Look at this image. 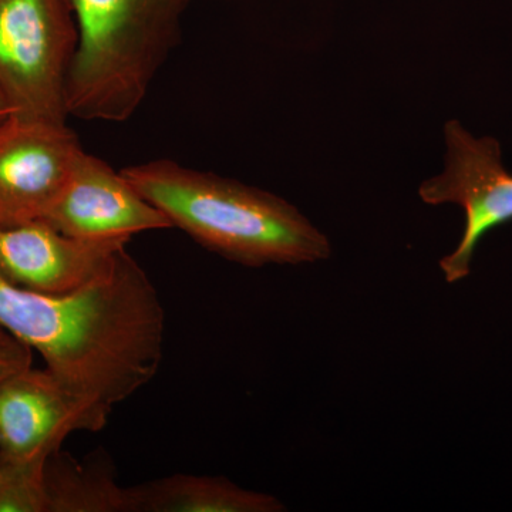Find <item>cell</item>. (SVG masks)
I'll return each instance as SVG.
<instances>
[{"instance_id": "6da1fadb", "label": "cell", "mask_w": 512, "mask_h": 512, "mask_svg": "<svg viewBox=\"0 0 512 512\" xmlns=\"http://www.w3.org/2000/svg\"><path fill=\"white\" fill-rule=\"evenodd\" d=\"M0 325L77 396L109 413L150 383L163 360V303L126 248L72 292L28 291L0 276Z\"/></svg>"}, {"instance_id": "7a4b0ae2", "label": "cell", "mask_w": 512, "mask_h": 512, "mask_svg": "<svg viewBox=\"0 0 512 512\" xmlns=\"http://www.w3.org/2000/svg\"><path fill=\"white\" fill-rule=\"evenodd\" d=\"M121 173L171 227L239 265L315 264L332 256L329 238L295 205L261 188L170 160Z\"/></svg>"}, {"instance_id": "3957f363", "label": "cell", "mask_w": 512, "mask_h": 512, "mask_svg": "<svg viewBox=\"0 0 512 512\" xmlns=\"http://www.w3.org/2000/svg\"><path fill=\"white\" fill-rule=\"evenodd\" d=\"M77 42L66 107L84 121L123 123L181 36L192 0H69Z\"/></svg>"}, {"instance_id": "277c9868", "label": "cell", "mask_w": 512, "mask_h": 512, "mask_svg": "<svg viewBox=\"0 0 512 512\" xmlns=\"http://www.w3.org/2000/svg\"><path fill=\"white\" fill-rule=\"evenodd\" d=\"M77 42L69 0H0V93L13 116L66 123Z\"/></svg>"}, {"instance_id": "5b68a950", "label": "cell", "mask_w": 512, "mask_h": 512, "mask_svg": "<svg viewBox=\"0 0 512 512\" xmlns=\"http://www.w3.org/2000/svg\"><path fill=\"white\" fill-rule=\"evenodd\" d=\"M446 165L443 173L420 185L421 201L456 204L464 211V229L457 248L440 259L447 284L471 274L474 254L485 235L512 222V173L503 148L494 137H476L458 120L444 126Z\"/></svg>"}, {"instance_id": "8992f818", "label": "cell", "mask_w": 512, "mask_h": 512, "mask_svg": "<svg viewBox=\"0 0 512 512\" xmlns=\"http://www.w3.org/2000/svg\"><path fill=\"white\" fill-rule=\"evenodd\" d=\"M82 151L66 123L10 116L0 126V227L46 220Z\"/></svg>"}, {"instance_id": "52a82bcc", "label": "cell", "mask_w": 512, "mask_h": 512, "mask_svg": "<svg viewBox=\"0 0 512 512\" xmlns=\"http://www.w3.org/2000/svg\"><path fill=\"white\" fill-rule=\"evenodd\" d=\"M110 414L47 367H26L0 382V461L49 458L74 431L103 430Z\"/></svg>"}, {"instance_id": "ba28073f", "label": "cell", "mask_w": 512, "mask_h": 512, "mask_svg": "<svg viewBox=\"0 0 512 512\" xmlns=\"http://www.w3.org/2000/svg\"><path fill=\"white\" fill-rule=\"evenodd\" d=\"M45 221L70 237L92 241H130L141 232L173 228L121 171L84 150Z\"/></svg>"}, {"instance_id": "9c48e42d", "label": "cell", "mask_w": 512, "mask_h": 512, "mask_svg": "<svg viewBox=\"0 0 512 512\" xmlns=\"http://www.w3.org/2000/svg\"><path fill=\"white\" fill-rule=\"evenodd\" d=\"M128 241L70 237L45 220L0 227V276L39 293H67L107 271Z\"/></svg>"}, {"instance_id": "30bf717a", "label": "cell", "mask_w": 512, "mask_h": 512, "mask_svg": "<svg viewBox=\"0 0 512 512\" xmlns=\"http://www.w3.org/2000/svg\"><path fill=\"white\" fill-rule=\"evenodd\" d=\"M130 512H282L274 495L245 490L225 477L174 474L128 487Z\"/></svg>"}, {"instance_id": "8fae6325", "label": "cell", "mask_w": 512, "mask_h": 512, "mask_svg": "<svg viewBox=\"0 0 512 512\" xmlns=\"http://www.w3.org/2000/svg\"><path fill=\"white\" fill-rule=\"evenodd\" d=\"M47 512H130L128 487L107 461L76 460L57 450L46 464Z\"/></svg>"}, {"instance_id": "7c38bea8", "label": "cell", "mask_w": 512, "mask_h": 512, "mask_svg": "<svg viewBox=\"0 0 512 512\" xmlns=\"http://www.w3.org/2000/svg\"><path fill=\"white\" fill-rule=\"evenodd\" d=\"M49 458L0 461V512H47Z\"/></svg>"}, {"instance_id": "4fadbf2b", "label": "cell", "mask_w": 512, "mask_h": 512, "mask_svg": "<svg viewBox=\"0 0 512 512\" xmlns=\"http://www.w3.org/2000/svg\"><path fill=\"white\" fill-rule=\"evenodd\" d=\"M32 362L33 350L0 325V382L13 373L32 366Z\"/></svg>"}, {"instance_id": "5bb4252c", "label": "cell", "mask_w": 512, "mask_h": 512, "mask_svg": "<svg viewBox=\"0 0 512 512\" xmlns=\"http://www.w3.org/2000/svg\"><path fill=\"white\" fill-rule=\"evenodd\" d=\"M10 116H13V111L10 109L8 101L5 100L3 94L0 93V126H2Z\"/></svg>"}]
</instances>
